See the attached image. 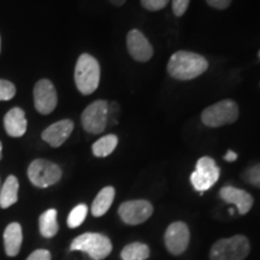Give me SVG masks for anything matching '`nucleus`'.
<instances>
[{"label":"nucleus","instance_id":"obj_1","mask_svg":"<svg viewBox=\"0 0 260 260\" xmlns=\"http://www.w3.org/2000/svg\"><path fill=\"white\" fill-rule=\"evenodd\" d=\"M209 68V61L201 54L188 51H178L174 53L168 63V73L171 77L181 81L193 80L199 77Z\"/></svg>","mask_w":260,"mask_h":260},{"label":"nucleus","instance_id":"obj_2","mask_svg":"<svg viewBox=\"0 0 260 260\" xmlns=\"http://www.w3.org/2000/svg\"><path fill=\"white\" fill-rule=\"evenodd\" d=\"M100 65L93 56L88 53L81 54L75 67V83L83 95H89L99 87Z\"/></svg>","mask_w":260,"mask_h":260},{"label":"nucleus","instance_id":"obj_3","mask_svg":"<svg viewBox=\"0 0 260 260\" xmlns=\"http://www.w3.org/2000/svg\"><path fill=\"white\" fill-rule=\"evenodd\" d=\"M70 251H80L87 253L93 260H103L112 252V243L103 234L86 233L71 242Z\"/></svg>","mask_w":260,"mask_h":260},{"label":"nucleus","instance_id":"obj_4","mask_svg":"<svg viewBox=\"0 0 260 260\" xmlns=\"http://www.w3.org/2000/svg\"><path fill=\"white\" fill-rule=\"evenodd\" d=\"M249 241L246 236L235 235L220 239L212 246L210 252L211 260H243L248 255Z\"/></svg>","mask_w":260,"mask_h":260},{"label":"nucleus","instance_id":"obj_5","mask_svg":"<svg viewBox=\"0 0 260 260\" xmlns=\"http://www.w3.org/2000/svg\"><path fill=\"white\" fill-rule=\"evenodd\" d=\"M239 118V106L234 100H222L204 110L201 121L211 128H218L226 124H233Z\"/></svg>","mask_w":260,"mask_h":260},{"label":"nucleus","instance_id":"obj_6","mask_svg":"<svg viewBox=\"0 0 260 260\" xmlns=\"http://www.w3.org/2000/svg\"><path fill=\"white\" fill-rule=\"evenodd\" d=\"M28 177L34 186L47 188L56 184L61 178V169L56 162L46 159H35L28 168Z\"/></svg>","mask_w":260,"mask_h":260},{"label":"nucleus","instance_id":"obj_7","mask_svg":"<svg viewBox=\"0 0 260 260\" xmlns=\"http://www.w3.org/2000/svg\"><path fill=\"white\" fill-rule=\"evenodd\" d=\"M219 175L220 170L217 167L216 161L210 157H203L198 160L195 171L190 175V182L195 190L203 194L204 191L209 190L211 187L216 184Z\"/></svg>","mask_w":260,"mask_h":260},{"label":"nucleus","instance_id":"obj_8","mask_svg":"<svg viewBox=\"0 0 260 260\" xmlns=\"http://www.w3.org/2000/svg\"><path fill=\"white\" fill-rule=\"evenodd\" d=\"M81 122L86 132L90 134H100L105 130L109 122V103L96 100L84 109Z\"/></svg>","mask_w":260,"mask_h":260},{"label":"nucleus","instance_id":"obj_9","mask_svg":"<svg viewBox=\"0 0 260 260\" xmlns=\"http://www.w3.org/2000/svg\"><path fill=\"white\" fill-rule=\"evenodd\" d=\"M153 213V206L147 200H129L118 209L121 219L129 225H138L147 220Z\"/></svg>","mask_w":260,"mask_h":260},{"label":"nucleus","instance_id":"obj_10","mask_svg":"<svg viewBox=\"0 0 260 260\" xmlns=\"http://www.w3.org/2000/svg\"><path fill=\"white\" fill-rule=\"evenodd\" d=\"M165 246L168 251L174 255H180L189 245L190 234L188 225L183 222H174L168 226L165 232Z\"/></svg>","mask_w":260,"mask_h":260},{"label":"nucleus","instance_id":"obj_11","mask_svg":"<svg viewBox=\"0 0 260 260\" xmlns=\"http://www.w3.org/2000/svg\"><path fill=\"white\" fill-rule=\"evenodd\" d=\"M58 103L57 90L48 80L38 81L34 87V105L41 115H50Z\"/></svg>","mask_w":260,"mask_h":260},{"label":"nucleus","instance_id":"obj_12","mask_svg":"<svg viewBox=\"0 0 260 260\" xmlns=\"http://www.w3.org/2000/svg\"><path fill=\"white\" fill-rule=\"evenodd\" d=\"M126 48L130 56L140 63H146L153 57V47L138 29H133L126 35Z\"/></svg>","mask_w":260,"mask_h":260},{"label":"nucleus","instance_id":"obj_13","mask_svg":"<svg viewBox=\"0 0 260 260\" xmlns=\"http://www.w3.org/2000/svg\"><path fill=\"white\" fill-rule=\"evenodd\" d=\"M74 130V122L71 119H61L53 123L42 132L41 138L52 147H59L69 139Z\"/></svg>","mask_w":260,"mask_h":260},{"label":"nucleus","instance_id":"obj_14","mask_svg":"<svg viewBox=\"0 0 260 260\" xmlns=\"http://www.w3.org/2000/svg\"><path fill=\"white\" fill-rule=\"evenodd\" d=\"M219 195L223 201H225L228 204L235 205L240 214L248 213L249 210L252 209L253 203H254L251 194L247 193L246 190L232 186L223 187L219 191Z\"/></svg>","mask_w":260,"mask_h":260},{"label":"nucleus","instance_id":"obj_15","mask_svg":"<svg viewBox=\"0 0 260 260\" xmlns=\"http://www.w3.org/2000/svg\"><path fill=\"white\" fill-rule=\"evenodd\" d=\"M27 118L25 113L19 107H14L4 117V126L6 133L12 138H21L27 132Z\"/></svg>","mask_w":260,"mask_h":260},{"label":"nucleus","instance_id":"obj_16","mask_svg":"<svg viewBox=\"0 0 260 260\" xmlns=\"http://www.w3.org/2000/svg\"><path fill=\"white\" fill-rule=\"evenodd\" d=\"M22 226L18 223H11L6 226L4 233V246L5 252L9 256H15L18 254L22 246Z\"/></svg>","mask_w":260,"mask_h":260},{"label":"nucleus","instance_id":"obj_17","mask_svg":"<svg viewBox=\"0 0 260 260\" xmlns=\"http://www.w3.org/2000/svg\"><path fill=\"white\" fill-rule=\"evenodd\" d=\"M115 188L105 187L99 191L92 204V214L94 217H102L109 211L115 199Z\"/></svg>","mask_w":260,"mask_h":260},{"label":"nucleus","instance_id":"obj_18","mask_svg":"<svg viewBox=\"0 0 260 260\" xmlns=\"http://www.w3.org/2000/svg\"><path fill=\"white\" fill-rule=\"evenodd\" d=\"M18 180L15 176H9L0 189V207L8 209L18 199Z\"/></svg>","mask_w":260,"mask_h":260},{"label":"nucleus","instance_id":"obj_19","mask_svg":"<svg viewBox=\"0 0 260 260\" xmlns=\"http://www.w3.org/2000/svg\"><path fill=\"white\" fill-rule=\"evenodd\" d=\"M39 225H40L41 235L46 239H51L58 233V222H57V211L50 209L45 211L39 218Z\"/></svg>","mask_w":260,"mask_h":260},{"label":"nucleus","instance_id":"obj_20","mask_svg":"<svg viewBox=\"0 0 260 260\" xmlns=\"http://www.w3.org/2000/svg\"><path fill=\"white\" fill-rule=\"evenodd\" d=\"M117 145H118V138L116 135L109 134L103 136V138H100L93 144V154L99 158L107 157V155H110L115 151Z\"/></svg>","mask_w":260,"mask_h":260},{"label":"nucleus","instance_id":"obj_21","mask_svg":"<svg viewBox=\"0 0 260 260\" xmlns=\"http://www.w3.org/2000/svg\"><path fill=\"white\" fill-rule=\"evenodd\" d=\"M149 256V248L147 245L141 242H133L125 246L121 252L123 260H146Z\"/></svg>","mask_w":260,"mask_h":260},{"label":"nucleus","instance_id":"obj_22","mask_svg":"<svg viewBox=\"0 0 260 260\" xmlns=\"http://www.w3.org/2000/svg\"><path fill=\"white\" fill-rule=\"evenodd\" d=\"M87 213H88V207H87V205H77L76 207H74L73 211H71L69 214V217H68V225H69L71 229L80 226L81 224L83 223V220L86 219Z\"/></svg>","mask_w":260,"mask_h":260},{"label":"nucleus","instance_id":"obj_23","mask_svg":"<svg viewBox=\"0 0 260 260\" xmlns=\"http://www.w3.org/2000/svg\"><path fill=\"white\" fill-rule=\"evenodd\" d=\"M242 178L246 183L252 184L256 188H260V162L247 168L242 172Z\"/></svg>","mask_w":260,"mask_h":260},{"label":"nucleus","instance_id":"obj_24","mask_svg":"<svg viewBox=\"0 0 260 260\" xmlns=\"http://www.w3.org/2000/svg\"><path fill=\"white\" fill-rule=\"evenodd\" d=\"M16 94L15 84L10 81L0 80V102L11 100Z\"/></svg>","mask_w":260,"mask_h":260},{"label":"nucleus","instance_id":"obj_25","mask_svg":"<svg viewBox=\"0 0 260 260\" xmlns=\"http://www.w3.org/2000/svg\"><path fill=\"white\" fill-rule=\"evenodd\" d=\"M170 0H141V5L148 11H158L164 9Z\"/></svg>","mask_w":260,"mask_h":260},{"label":"nucleus","instance_id":"obj_26","mask_svg":"<svg viewBox=\"0 0 260 260\" xmlns=\"http://www.w3.org/2000/svg\"><path fill=\"white\" fill-rule=\"evenodd\" d=\"M190 0H172V11L175 16L181 17L187 11L188 5H189Z\"/></svg>","mask_w":260,"mask_h":260},{"label":"nucleus","instance_id":"obj_27","mask_svg":"<svg viewBox=\"0 0 260 260\" xmlns=\"http://www.w3.org/2000/svg\"><path fill=\"white\" fill-rule=\"evenodd\" d=\"M27 260H51V253L47 249H38L32 252Z\"/></svg>","mask_w":260,"mask_h":260},{"label":"nucleus","instance_id":"obj_28","mask_svg":"<svg viewBox=\"0 0 260 260\" xmlns=\"http://www.w3.org/2000/svg\"><path fill=\"white\" fill-rule=\"evenodd\" d=\"M206 3L211 8L218 9V10H225L232 4V0H206Z\"/></svg>","mask_w":260,"mask_h":260},{"label":"nucleus","instance_id":"obj_29","mask_svg":"<svg viewBox=\"0 0 260 260\" xmlns=\"http://www.w3.org/2000/svg\"><path fill=\"white\" fill-rule=\"evenodd\" d=\"M224 159H225L226 161H230V162L235 161L236 159H237V154L234 151H228L226 154H225V157H224Z\"/></svg>","mask_w":260,"mask_h":260},{"label":"nucleus","instance_id":"obj_30","mask_svg":"<svg viewBox=\"0 0 260 260\" xmlns=\"http://www.w3.org/2000/svg\"><path fill=\"white\" fill-rule=\"evenodd\" d=\"M110 2H111L112 4L116 6H122L126 2V0H110Z\"/></svg>","mask_w":260,"mask_h":260},{"label":"nucleus","instance_id":"obj_31","mask_svg":"<svg viewBox=\"0 0 260 260\" xmlns=\"http://www.w3.org/2000/svg\"><path fill=\"white\" fill-rule=\"evenodd\" d=\"M2 151H3V145L2 142H0V159H2Z\"/></svg>","mask_w":260,"mask_h":260},{"label":"nucleus","instance_id":"obj_32","mask_svg":"<svg viewBox=\"0 0 260 260\" xmlns=\"http://www.w3.org/2000/svg\"><path fill=\"white\" fill-rule=\"evenodd\" d=\"M0 51H2V39H0Z\"/></svg>","mask_w":260,"mask_h":260},{"label":"nucleus","instance_id":"obj_33","mask_svg":"<svg viewBox=\"0 0 260 260\" xmlns=\"http://www.w3.org/2000/svg\"><path fill=\"white\" fill-rule=\"evenodd\" d=\"M259 58H260V51H259Z\"/></svg>","mask_w":260,"mask_h":260}]
</instances>
